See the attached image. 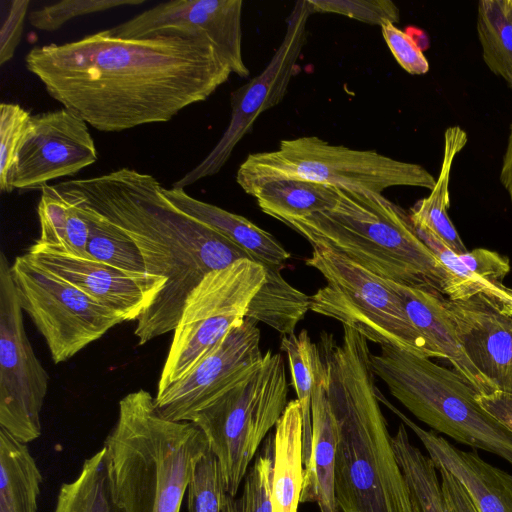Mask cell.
Segmentation results:
<instances>
[{
    "mask_svg": "<svg viewBox=\"0 0 512 512\" xmlns=\"http://www.w3.org/2000/svg\"><path fill=\"white\" fill-rule=\"evenodd\" d=\"M464 265L475 275L497 287H506L503 280L510 272V261L498 252L484 248L473 249L459 255Z\"/></svg>",
    "mask_w": 512,
    "mask_h": 512,
    "instance_id": "42",
    "label": "cell"
},
{
    "mask_svg": "<svg viewBox=\"0 0 512 512\" xmlns=\"http://www.w3.org/2000/svg\"><path fill=\"white\" fill-rule=\"evenodd\" d=\"M392 444L418 512H447L437 468L409 439L400 423Z\"/></svg>",
    "mask_w": 512,
    "mask_h": 512,
    "instance_id": "32",
    "label": "cell"
},
{
    "mask_svg": "<svg viewBox=\"0 0 512 512\" xmlns=\"http://www.w3.org/2000/svg\"><path fill=\"white\" fill-rule=\"evenodd\" d=\"M406 315L428 343L447 359L479 394L496 391L469 359L444 303V296L388 280Z\"/></svg>",
    "mask_w": 512,
    "mask_h": 512,
    "instance_id": "20",
    "label": "cell"
},
{
    "mask_svg": "<svg viewBox=\"0 0 512 512\" xmlns=\"http://www.w3.org/2000/svg\"><path fill=\"white\" fill-rule=\"evenodd\" d=\"M476 400L512 432V393L496 390L489 394H478Z\"/></svg>",
    "mask_w": 512,
    "mask_h": 512,
    "instance_id": "44",
    "label": "cell"
},
{
    "mask_svg": "<svg viewBox=\"0 0 512 512\" xmlns=\"http://www.w3.org/2000/svg\"><path fill=\"white\" fill-rule=\"evenodd\" d=\"M103 447L118 512H180L194 468L209 449L197 425L164 418L144 389L119 401Z\"/></svg>",
    "mask_w": 512,
    "mask_h": 512,
    "instance_id": "4",
    "label": "cell"
},
{
    "mask_svg": "<svg viewBox=\"0 0 512 512\" xmlns=\"http://www.w3.org/2000/svg\"><path fill=\"white\" fill-rule=\"evenodd\" d=\"M312 440L303 471L300 503H316L320 512H339L335 495V465L338 442L336 420L326 393L319 355L311 402Z\"/></svg>",
    "mask_w": 512,
    "mask_h": 512,
    "instance_id": "21",
    "label": "cell"
},
{
    "mask_svg": "<svg viewBox=\"0 0 512 512\" xmlns=\"http://www.w3.org/2000/svg\"><path fill=\"white\" fill-rule=\"evenodd\" d=\"M242 0H173L160 3L107 29L120 38L159 34L208 39L228 62L232 73L248 77L242 52Z\"/></svg>",
    "mask_w": 512,
    "mask_h": 512,
    "instance_id": "15",
    "label": "cell"
},
{
    "mask_svg": "<svg viewBox=\"0 0 512 512\" xmlns=\"http://www.w3.org/2000/svg\"><path fill=\"white\" fill-rule=\"evenodd\" d=\"M273 440L269 437L244 478L240 495H226L223 512H272Z\"/></svg>",
    "mask_w": 512,
    "mask_h": 512,
    "instance_id": "35",
    "label": "cell"
},
{
    "mask_svg": "<svg viewBox=\"0 0 512 512\" xmlns=\"http://www.w3.org/2000/svg\"><path fill=\"white\" fill-rule=\"evenodd\" d=\"M377 397L414 432L435 467L445 468L458 479L478 512H512V474L486 462L477 451L461 450L435 431L423 429L389 402L380 390Z\"/></svg>",
    "mask_w": 512,
    "mask_h": 512,
    "instance_id": "19",
    "label": "cell"
},
{
    "mask_svg": "<svg viewBox=\"0 0 512 512\" xmlns=\"http://www.w3.org/2000/svg\"><path fill=\"white\" fill-rule=\"evenodd\" d=\"M37 207L40 236L36 243L77 257L91 259L87 252V219L56 186L41 189ZM93 259V258H92Z\"/></svg>",
    "mask_w": 512,
    "mask_h": 512,
    "instance_id": "27",
    "label": "cell"
},
{
    "mask_svg": "<svg viewBox=\"0 0 512 512\" xmlns=\"http://www.w3.org/2000/svg\"><path fill=\"white\" fill-rule=\"evenodd\" d=\"M98 153L88 124L67 108L31 116L13 179L14 189H42L92 165Z\"/></svg>",
    "mask_w": 512,
    "mask_h": 512,
    "instance_id": "16",
    "label": "cell"
},
{
    "mask_svg": "<svg viewBox=\"0 0 512 512\" xmlns=\"http://www.w3.org/2000/svg\"><path fill=\"white\" fill-rule=\"evenodd\" d=\"M30 1H1L0 64L10 61L21 41Z\"/></svg>",
    "mask_w": 512,
    "mask_h": 512,
    "instance_id": "41",
    "label": "cell"
},
{
    "mask_svg": "<svg viewBox=\"0 0 512 512\" xmlns=\"http://www.w3.org/2000/svg\"><path fill=\"white\" fill-rule=\"evenodd\" d=\"M32 115L18 104H0V190L11 193L19 150Z\"/></svg>",
    "mask_w": 512,
    "mask_h": 512,
    "instance_id": "36",
    "label": "cell"
},
{
    "mask_svg": "<svg viewBox=\"0 0 512 512\" xmlns=\"http://www.w3.org/2000/svg\"><path fill=\"white\" fill-rule=\"evenodd\" d=\"M53 512H118L111 495L104 447L83 462L75 479L61 485Z\"/></svg>",
    "mask_w": 512,
    "mask_h": 512,
    "instance_id": "31",
    "label": "cell"
},
{
    "mask_svg": "<svg viewBox=\"0 0 512 512\" xmlns=\"http://www.w3.org/2000/svg\"><path fill=\"white\" fill-rule=\"evenodd\" d=\"M287 395L284 359L268 351L254 373L192 419L218 460L228 495L237 496L261 442L287 406Z\"/></svg>",
    "mask_w": 512,
    "mask_h": 512,
    "instance_id": "8",
    "label": "cell"
},
{
    "mask_svg": "<svg viewBox=\"0 0 512 512\" xmlns=\"http://www.w3.org/2000/svg\"><path fill=\"white\" fill-rule=\"evenodd\" d=\"M467 141V133L459 125L446 128L442 164L435 186L427 197L415 202L409 210L413 226L430 231L458 255L468 250L448 215L449 183L454 160Z\"/></svg>",
    "mask_w": 512,
    "mask_h": 512,
    "instance_id": "24",
    "label": "cell"
},
{
    "mask_svg": "<svg viewBox=\"0 0 512 512\" xmlns=\"http://www.w3.org/2000/svg\"><path fill=\"white\" fill-rule=\"evenodd\" d=\"M285 179L375 193L398 186L432 190L436 183L420 164L334 145L317 136L285 139L275 150L251 153L236 173V182L249 195L266 183Z\"/></svg>",
    "mask_w": 512,
    "mask_h": 512,
    "instance_id": "7",
    "label": "cell"
},
{
    "mask_svg": "<svg viewBox=\"0 0 512 512\" xmlns=\"http://www.w3.org/2000/svg\"><path fill=\"white\" fill-rule=\"evenodd\" d=\"M476 29L484 63L512 89V0H480Z\"/></svg>",
    "mask_w": 512,
    "mask_h": 512,
    "instance_id": "30",
    "label": "cell"
},
{
    "mask_svg": "<svg viewBox=\"0 0 512 512\" xmlns=\"http://www.w3.org/2000/svg\"><path fill=\"white\" fill-rule=\"evenodd\" d=\"M162 192L177 208L231 240L263 266L283 268L291 257L273 235L247 218L198 200L184 189L162 187Z\"/></svg>",
    "mask_w": 512,
    "mask_h": 512,
    "instance_id": "22",
    "label": "cell"
},
{
    "mask_svg": "<svg viewBox=\"0 0 512 512\" xmlns=\"http://www.w3.org/2000/svg\"><path fill=\"white\" fill-rule=\"evenodd\" d=\"M306 0L295 2L284 37L270 61L257 76L231 93L229 124L212 150L193 169L173 183L185 189L197 181L217 174L230 159L240 140L253 129L257 118L278 105L299 70L298 60L306 43L311 15Z\"/></svg>",
    "mask_w": 512,
    "mask_h": 512,
    "instance_id": "13",
    "label": "cell"
},
{
    "mask_svg": "<svg viewBox=\"0 0 512 512\" xmlns=\"http://www.w3.org/2000/svg\"><path fill=\"white\" fill-rule=\"evenodd\" d=\"M266 278L251 300L246 317L261 321L286 336L310 310V296L289 284L282 267L264 266Z\"/></svg>",
    "mask_w": 512,
    "mask_h": 512,
    "instance_id": "29",
    "label": "cell"
},
{
    "mask_svg": "<svg viewBox=\"0 0 512 512\" xmlns=\"http://www.w3.org/2000/svg\"><path fill=\"white\" fill-rule=\"evenodd\" d=\"M56 188L58 187L56 186ZM58 189L78 207L88 221L87 252L91 258L130 277L162 283L165 287V280L147 273L140 250L125 233L74 195L63 189Z\"/></svg>",
    "mask_w": 512,
    "mask_h": 512,
    "instance_id": "26",
    "label": "cell"
},
{
    "mask_svg": "<svg viewBox=\"0 0 512 512\" xmlns=\"http://www.w3.org/2000/svg\"><path fill=\"white\" fill-rule=\"evenodd\" d=\"M377 276L446 295L450 272L417 235L409 212L382 193L338 188L333 208L284 222Z\"/></svg>",
    "mask_w": 512,
    "mask_h": 512,
    "instance_id": "5",
    "label": "cell"
},
{
    "mask_svg": "<svg viewBox=\"0 0 512 512\" xmlns=\"http://www.w3.org/2000/svg\"><path fill=\"white\" fill-rule=\"evenodd\" d=\"M311 13L339 14L369 25L396 24L400 11L391 0H306Z\"/></svg>",
    "mask_w": 512,
    "mask_h": 512,
    "instance_id": "39",
    "label": "cell"
},
{
    "mask_svg": "<svg viewBox=\"0 0 512 512\" xmlns=\"http://www.w3.org/2000/svg\"><path fill=\"white\" fill-rule=\"evenodd\" d=\"M42 481L27 444L0 427V512H38Z\"/></svg>",
    "mask_w": 512,
    "mask_h": 512,
    "instance_id": "25",
    "label": "cell"
},
{
    "mask_svg": "<svg viewBox=\"0 0 512 512\" xmlns=\"http://www.w3.org/2000/svg\"><path fill=\"white\" fill-rule=\"evenodd\" d=\"M306 264L326 280L310 296L311 311L338 320L380 346L443 358L411 323L388 280L325 247H313Z\"/></svg>",
    "mask_w": 512,
    "mask_h": 512,
    "instance_id": "9",
    "label": "cell"
},
{
    "mask_svg": "<svg viewBox=\"0 0 512 512\" xmlns=\"http://www.w3.org/2000/svg\"><path fill=\"white\" fill-rule=\"evenodd\" d=\"M144 2L145 0H64L31 11L28 21L40 31L54 32L76 17L122 6H137Z\"/></svg>",
    "mask_w": 512,
    "mask_h": 512,
    "instance_id": "38",
    "label": "cell"
},
{
    "mask_svg": "<svg viewBox=\"0 0 512 512\" xmlns=\"http://www.w3.org/2000/svg\"><path fill=\"white\" fill-rule=\"evenodd\" d=\"M257 321L245 317L187 375L155 396L161 415L172 421H192L262 364Z\"/></svg>",
    "mask_w": 512,
    "mask_h": 512,
    "instance_id": "14",
    "label": "cell"
},
{
    "mask_svg": "<svg viewBox=\"0 0 512 512\" xmlns=\"http://www.w3.org/2000/svg\"><path fill=\"white\" fill-rule=\"evenodd\" d=\"M414 228L419 238L451 274V281L446 290L447 299L451 301L465 300L483 294L494 300L512 301V290L507 287H497L478 277L464 265L458 254L448 248L433 233L422 227L414 226Z\"/></svg>",
    "mask_w": 512,
    "mask_h": 512,
    "instance_id": "34",
    "label": "cell"
},
{
    "mask_svg": "<svg viewBox=\"0 0 512 512\" xmlns=\"http://www.w3.org/2000/svg\"><path fill=\"white\" fill-rule=\"evenodd\" d=\"M251 196L265 214L284 223L333 208L338 199V188L285 179L266 183L256 188Z\"/></svg>",
    "mask_w": 512,
    "mask_h": 512,
    "instance_id": "28",
    "label": "cell"
},
{
    "mask_svg": "<svg viewBox=\"0 0 512 512\" xmlns=\"http://www.w3.org/2000/svg\"><path fill=\"white\" fill-rule=\"evenodd\" d=\"M440 473L441 491L447 512H478L462 484L443 467H436Z\"/></svg>",
    "mask_w": 512,
    "mask_h": 512,
    "instance_id": "43",
    "label": "cell"
},
{
    "mask_svg": "<svg viewBox=\"0 0 512 512\" xmlns=\"http://www.w3.org/2000/svg\"><path fill=\"white\" fill-rule=\"evenodd\" d=\"M281 349L286 353L292 383L301 407L303 422V463L307 465L311 451L312 416L311 402L315 382L316 362L319 347L313 343L308 332L302 330L282 338Z\"/></svg>",
    "mask_w": 512,
    "mask_h": 512,
    "instance_id": "33",
    "label": "cell"
},
{
    "mask_svg": "<svg viewBox=\"0 0 512 512\" xmlns=\"http://www.w3.org/2000/svg\"><path fill=\"white\" fill-rule=\"evenodd\" d=\"M56 186L125 233L140 250L147 273L165 280L164 289L136 320L134 334L139 345L173 332L188 294L208 273L240 259L254 260L231 240L173 205L152 175L120 168Z\"/></svg>",
    "mask_w": 512,
    "mask_h": 512,
    "instance_id": "2",
    "label": "cell"
},
{
    "mask_svg": "<svg viewBox=\"0 0 512 512\" xmlns=\"http://www.w3.org/2000/svg\"><path fill=\"white\" fill-rule=\"evenodd\" d=\"M49 375L28 339L11 265L0 253V427L28 443L42 432Z\"/></svg>",
    "mask_w": 512,
    "mask_h": 512,
    "instance_id": "12",
    "label": "cell"
},
{
    "mask_svg": "<svg viewBox=\"0 0 512 512\" xmlns=\"http://www.w3.org/2000/svg\"><path fill=\"white\" fill-rule=\"evenodd\" d=\"M20 305L41 333L55 364L65 362L123 320L83 291L24 255L11 265Z\"/></svg>",
    "mask_w": 512,
    "mask_h": 512,
    "instance_id": "11",
    "label": "cell"
},
{
    "mask_svg": "<svg viewBox=\"0 0 512 512\" xmlns=\"http://www.w3.org/2000/svg\"><path fill=\"white\" fill-rule=\"evenodd\" d=\"M498 302L483 294L444 299L469 359L495 390L512 393V315Z\"/></svg>",
    "mask_w": 512,
    "mask_h": 512,
    "instance_id": "18",
    "label": "cell"
},
{
    "mask_svg": "<svg viewBox=\"0 0 512 512\" xmlns=\"http://www.w3.org/2000/svg\"><path fill=\"white\" fill-rule=\"evenodd\" d=\"M36 266L74 285L124 321L137 320L164 284L130 277L99 262L34 243L25 254Z\"/></svg>",
    "mask_w": 512,
    "mask_h": 512,
    "instance_id": "17",
    "label": "cell"
},
{
    "mask_svg": "<svg viewBox=\"0 0 512 512\" xmlns=\"http://www.w3.org/2000/svg\"><path fill=\"white\" fill-rule=\"evenodd\" d=\"M25 64L54 100L102 132L168 122L207 100L233 74L206 38H120L107 29L35 46Z\"/></svg>",
    "mask_w": 512,
    "mask_h": 512,
    "instance_id": "1",
    "label": "cell"
},
{
    "mask_svg": "<svg viewBox=\"0 0 512 512\" xmlns=\"http://www.w3.org/2000/svg\"><path fill=\"white\" fill-rule=\"evenodd\" d=\"M382 36L397 63L411 75H424L429 62L413 37L393 23L381 26Z\"/></svg>",
    "mask_w": 512,
    "mask_h": 512,
    "instance_id": "40",
    "label": "cell"
},
{
    "mask_svg": "<svg viewBox=\"0 0 512 512\" xmlns=\"http://www.w3.org/2000/svg\"><path fill=\"white\" fill-rule=\"evenodd\" d=\"M371 353L374 374L390 393L433 431L512 465V432L485 411L479 394L455 370L394 345Z\"/></svg>",
    "mask_w": 512,
    "mask_h": 512,
    "instance_id": "6",
    "label": "cell"
},
{
    "mask_svg": "<svg viewBox=\"0 0 512 512\" xmlns=\"http://www.w3.org/2000/svg\"><path fill=\"white\" fill-rule=\"evenodd\" d=\"M265 278L266 270L261 263L240 259L208 273L194 287L173 330L156 395L187 375L230 330L244 321Z\"/></svg>",
    "mask_w": 512,
    "mask_h": 512,
    "instance_id": "10",
    "label": "cell"
},
{
    "mask_svg": "<svg viewBox=\"0 0 512 512\" xmlns=\"http://www.w3.org/2000/svg\"><path fill=\"white\" fill-rule=\"evenodd\" d=\"M499 180L512 204V123L509 127L506 148L503 154Z\"/></svg>",
    "mask_w": 512,
    "mask_h": 512,
    "instance_id": "45",
    "label": "cell"
},
{
    "mask_svg": "<svg viewBox=\"0 0 512 512\" xmlns=\"http://www.w3.org/2000/svg\"><path fill=\"white\" fill-rule=\"evenodd\" d=\"M270 502L272 512H297L303 485V422L297 399L275 426Z\"/></svg>",
    "mask_w": 512,
    "mask_h": 512,
    "instance_id": "23",
    "label": "cell"
},
{
    "mask_svg": "<svg viewBox=\"0 0 512 512\" xmlns=\"http://www.w3.org/2000/svg\"><path fill=\"white\" fill-rule=\"evenodd\" d=\"M318 347L338 431L339 512H418L380 408L367 338L343 325L340 343L323 331Z\"/></svg>",
    "mask_w": 512,
    "mask_h": 512,
    "instance_id": "3",
    "label": "cell"
},
{
    "mask_svg": "<svg viewBox=\"0 0 512 512\" xmlns=\"http://www.w3.org/2000/svg\"><path fill=\"white\" fill-rule=\"evenodd\" d=\"M226 495L218 460L208 449L197 462L187 487L188 512H223Z\"/></svg>",
    "mask_w": 512,
    "mask_h": 512,
    "instance_id": "37",
    "label": "cell"
}]
</instances>
